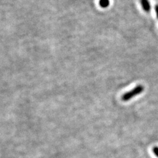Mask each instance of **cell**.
<instances>
[{
  "instance_id": "6da1fadb",
  "label": "cell",
  "mask_w": 158,
  "mask_h": 158,
  "mask_svg": "<svg viewBox=\"0 0 158 158\" xmlns=\"http://www.w3.org/2000/svg\"><path fill=\"white\" fill-rule=\"evenodd\" d=\"M143 90H144V87L142 85H138L134 89L124 94L121 97V99L123 102H128L131 98L140 94L143 91Z\"/></svg>"
},
{
  "instance_id": "7a4b0ae2",
  "label": "cell",
  "mask_w": 158,
  "mask_h": 158,
  "mask_svg": "<svg viewBox=\"0 0 158 158\" xmlns=\"http://www.w3.org/2000/svg\"><path fill=\"white\" fill-rule=\"evenodd\" d=\"M141 4L142 6V8L145 11L147 12H150L151 7V4L149 0H141Z\"/></svg>"
},
{
  "instance_id": "3957f363",
  "label": "cell",
  "mask_w": 158,
  "mask_h": 158,
  "mask_svg": "<svg viewBox=\"0 0 158 158\" xmlns=\"http://www.w3.org/2000/svg\"><path fill=\"white\" fill-rule=\"evenodd\" d=\"M99 4L102 8H107L110 5V0H100Z\"/></svg>"
},
{
  "instance_id": "277c9868",
  "label": "cell",
  "mask_w": 158,
  "mask_h": 158,
  "mask_svg": "<svg viewBox=\"0 0 158 158\" xmlns=\"http://www.w3.org/2000/svg\"><path fill=\"white\" fill-rule=\"evenodd\" d=\"M153 153H154V155L158 158V147H155L153 148Z\"/></svg>"
},
{
  "instance_id": "5b68a950",
  "label": "cell",
  "mask_w": 158,
  "mask_h": 158,
  "mask_svg": "<svg viewBox=\"0 0 158 158\" xmlns=\"http://www.w3.org/2000/svg\"><path fill=\"white\" fill-rule=\"evenodd\" d=\"M155 12L156 14V17L158 19V4H156L155 6Z\"/></svg>"
}]
</instances>
